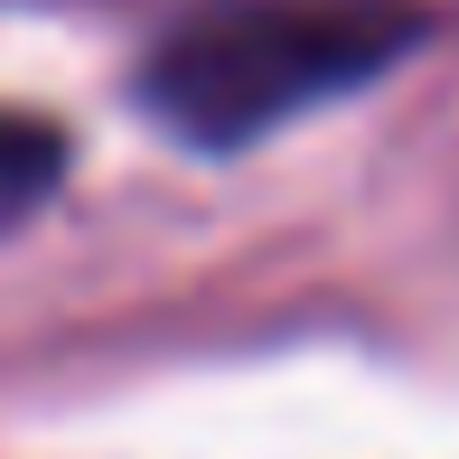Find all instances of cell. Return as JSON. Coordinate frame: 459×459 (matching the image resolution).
Wrapping results in <instances>:
<instances>
[{"mask_svg":"<svg viewBox=\"0 0 459 459\" xmlns=\"http://www.w3.org/2000/svg\"><path fill=\"white\" fill-rule=\"evenodd\" d=\"M412 38V0H197L151 38L141 103L197 151H244L403 66Z\"/></svg>","mask_w":459,"mask_h":459,"instance_id":"1","label":"cell"},{"mask_svg":"<svg viewBox=\"0 0 459 459\" xmlns=\"http://www.w3.org/2000/svg\"><path fill=\"white\" fill-rule=\"evenodd\" d=\"M66 160H75V141L56 132L48 113H19V103H0V235H19V225H29L38 206L56 197Z\"/></svg>","mask_w":459,"mask_h":459,"instance_id":"2","label":"cell"}]
</instances>
